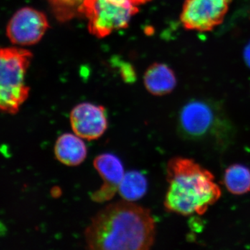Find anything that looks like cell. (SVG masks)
I'll use <instances>...</instances> for the list:
<instances>
[{"label": "cell", "instance_id": "52a82bcc", "mask_svg": "<svg viewBox=\"0 0 250 250\" xmlns=\"http://www.w3.org/2000/svg\"><path fill=\"white\" fill-rule=\"evenodd\" d=\"M48 28V21L43 13L34 8L23 7L10 19L6 36L14 45L31 46L42 39Z\"/></svg>", "mask_w": 250, "mask_h": 250}, {"label": "cell", "instance_id": "9c48e42d", "mask_svg": "<svg viewBox=\"0 0 250 250\" xmlns=\"http://www.w3.org/2000/svg\"><path fill=\"white\" fill-rule=\"evenodd\" d=\"M93 165L103 179V184L92 194L91 198L94 202L103 203L111 200L118 191L124 177V167L119 158L107 153L97 156Z\"/></svg>", "mask_w": 250, "mask_h": 250}, {"label": "cell", "instance_id": "277c9868", "mask_svg": "<svg viewBox=\"0 0 250 250\" xmlns=\"http://www.w3.org/2000/svg\"><path fill=\"white\" fill-rule=\"evenodd\" d=\"M32 57L21 47H0V111L16 114L29 98L25 78Z\"/></svg>", "mask_w": 250, "mask_h": 250}, {"label": "cell", "instance_id": "8fae6325", "mask_svg": "<svg viewBox=\"0 0 250 250\" xmlns=\"http://www.w3.org/2000/svg\"><path fill=\"white\" fill-rule=\"evenodd\" d=\"M146 89L152 95L162 96L171 93L175 88L177 80L172 69L164 63H154L145 73Z\"/></svg>", "mask_w": 250, "mask_h": 250}, {"label": "cell", "instance_id": "7a4b0ae2", "mask_svg": "<svg viewBox=\"0 0 250 250\" xmlns=\"http://www.w3.org/2000/svg\"><path fill=\"white\" fill-rule=\"evenodd\" d=\"M167 181L164 207L177 214L203 215L221 197V188L212 172L192 159H171L167 166Z\"/></svg>", "mask_w": 250, "mask_h": 250}, {"label": "cell", "instance_id": "ba28073f", "mask_svg": "<svg viewBox=\"0 0 250 250\" xmlns=\"http://www.w3.org/2000/svg\"><path fill=\"white\" fill-rule=\"evenodd\" d=\"M70 119L74 133L88 141L101 137L108 127L105 108L91 103L77 105L70 113Z\"/></svg>", "mask_w": 250, "mask_h": 250}, {"label": "cell", "instance_id": "3957f363", "mask_svg": "<svg viewBox=\"0 0 250 250\" xmlns=\"http://www.w3.org/2000/svg\"><path fill=\"white\" fill-rule=\"evenodd\" d=\"M179 126L188 139L205 143L218 150L232 145L236 129L220 105L208 100H192L182 108Z\"/></svg>", "mask_w": 250, "mask_h": 250}, {"label": "cell", "instance_id": "6da1fadb", "mask_svg": "<svg viewBox=\"0 0 250 250\" xmlns=\"http://www.w3.org/2000/svg\"><path fill=\"white\" fill-rule=\"evenodd\" d=\"M155 236L150 210L126 200L99 211L84 233L87 248L96 250H149Z\"/></svg>", "mask_w": 250, "mask_h": 250}, {"label": "cell", "instance_id": "8992f818", "mask_svg": "<svg viewBox=\"0 0 250 250\" xmlns=\"http://www.w3.org/2000/svg\"><path fill=\"white\" fill-rule=\"evenodd\" d=\"M232 0H186L181 14L189 30L210 31L223 22Z\"/></svg>", "mask_w": 250, "mask_h": 250}, {"label": "cell", "instance_id": "5bb4252c", "mask_svg": "<svg viewBox=\"0 0 250 250\" xmlns=\"http://www.w3.org/2000/svg\"><path fill=\"white\" fill-rule=\"evenodd\" d=\"M55 17L62 22L69 21L80 14L85 0H47Z\"/></svg>", "mask_w": 250, "mask_h": 250}, {"label": "cell", "instance_id": "2e32d148", "mask_svg": "<svg viewBox=\"0 0 250 250\" xmlns=\"http://www.w3.org/2000/svg\"><path fill=\"white\" fill-rule=\"evenodd\" d=\"M133 4L136 5V6H139V5L145 4V3L147 2V1H150V0H130Z\"/></svg>", "mask_w": 250, "mask_h": 250}, {"label": "cell", "instance_id": "30bf717a", "mask_svg": "<svg viewBox=\"0 0 250 250\" xmlns=\"http://www.w3.org/2000/svg\"><path fill=\"white\" fill-rule=\"evenodd\" d=\"M56 157L67 166L80 165L87 156V148L82 138L76 134H64L59 136L54 147Z\"/></svg>", "mask_w": 250, "mask_h": 250}, {"label": "cell", "instance_id": "7c38bea8", "mask_svg": "<svg viewBox=\"0 0 250 250\" xmlns=\"http://www.w3.org/2000/svg\"><path fill=\"white\" fill-rule=\"evenodd\" d=\"M223 183L230 193L245 195L250 192V169L242 164H233L225 171Z\"/></svg>", "mask_w": 250, "mask_h": 250}, {"label": "cell", "instance_id": "9a60e30c", "mask_svg": "<svg viewBox=\"0 0 250 250\" xmlns=\"http://www.w3.org/2000/svg\"><path fill=\"white\" fill-rule=\"evenodd\" d=\"M244 57L246 63L250 67V42L245 49Z\"/></svg>", "mask_w": 250, "mask_h": 250}, {"label": "cell", "instance_id": "4fadbf2b", "mask_svg": "<svg viewBox=\"0 0 250 250\" xmlns=\"http://www.w3.org/2000/svg\"><path fill=\"white\" fill-rule=\"evenodd\" d=\"M147 189V179L141 172L129 171L125 173L118 192L123 200L136 201L144 196Z\"/></svg>", "mask_w": 250, "mask_h": 250}, {"label": "cell", "instance_id": "5b68a950", "mask_svg": "<svg viewBox=\"0 0 250 250\" xmlns=\"http://www.w3.org/2000/svg\"><path fill=\"white\" fill-rule=\"evenodd\" d=\"M138 11L130 0H85L80 14L88 21L90 34L102 39L127 27Z\"/></svg>", "mask_w": 250, "mask_h": 250}]
</instances>
